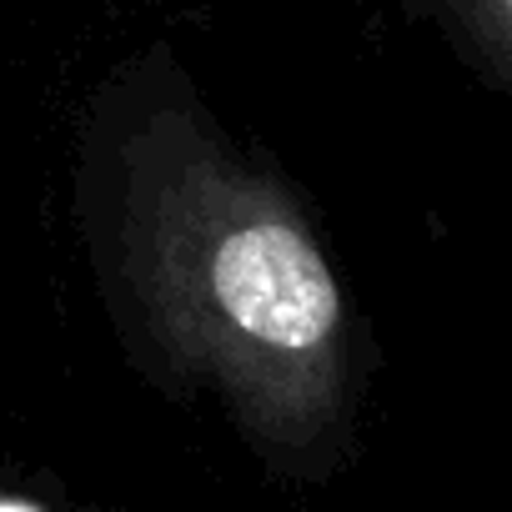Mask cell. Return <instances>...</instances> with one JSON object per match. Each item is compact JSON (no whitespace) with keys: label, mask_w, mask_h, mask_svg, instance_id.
I'll use <instances>...</instances> for the list:
<instances>
[{"label":"cell","mask_w":512,"mask_h":512,"mask_svg":"<svg viewBox=\"0 0 512 512\" xmlns=\"http://www.w3.org/2000/svg\"><path fill=\"white\" fill-rule=\"evenodd\" d=\"M0 512H46V507L31 497H16V492H0Z\"/></svg>","instance_id":"7a4b0ae2"},{"label":"cell","mask_w":512,"mask_h":512,"mask_svg":"<svg viewBox=\"0 0 512 512\" xmlns=\"http://www.w3.org/2000/svg\"><path fill=\"white\" fill-rule=\"evenodd\" d=\"M126 277L166 357L277 447L317 442L347 392V307L307 221L216 146L151 136L126 176Z\"/></svg>","instance_id":"6da1fadb"},{"label":"cell","mask_w":512,"mask_h":512,"mask_svg":"<svg viewBox=\"0 0 512 512\" xmlns=\"http://www.w3.org/2000/svg\"><path fill=\"white\" fill-rule=\"evenodd\" d=\"M497 6H502V16H507V26H512V0H497Z\"/></svg>","instance_id":"3957f363"}]
</instances>
